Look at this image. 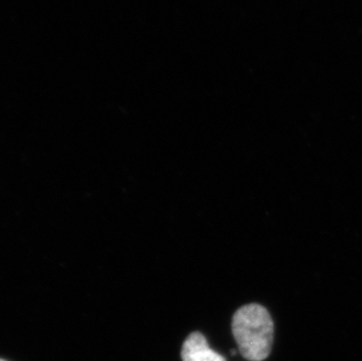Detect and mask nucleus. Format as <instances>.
I'll return each instance as SVG.
<instances>
[{
	"instance_id": "nucleus-1",
	"label": "nucleus",
	"mask_w": 362,
	"mask_h": 361,
	"mask_svg": "<svg viewBox=\"0 0 362 361\" xmlns=\"http://www.w3.org/2000/svg\"><path fill=\"white\" fill-rule=\"evenodd\" d=\"M233 333L240 355L249 361H263L270 355L274 325L269 311L259 304H249L236 311Z\"/></svg>"
},
{
	"instance_id": "nucleus-2",
	"label": "nucleus",
	"mask_w": 362,
	"mask_h": 361,
	"mask_svg": "<svg viewBox=\"0 0 362 361\" xmlns=\"http://www.w3.org/2000/svg\"><path fill=\"white\" fill-rule=\"evenodd\" d=\"M181 357L183 361H226L223 355L209 346L206 338L199 332H194L185 339Z\"/></svg>"
},
{
	"instance_id": "nucleus-3",
	"label": "nucleus",
	"mask_w": 362,
	"mask_h": 361,
	"mask_svg": "<svg viewBox=\"0 0 362 361\" xmlns=\"http://www.w3.org/2000/svg\"><path fill=\"white\" fill-rule=\"evenodd\" d=\"M0 361H6V360H3V359H0Z\"/></svg>"
}]
</instances>
